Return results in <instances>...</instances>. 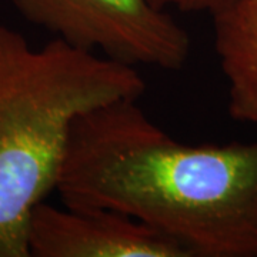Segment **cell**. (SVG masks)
<instances>
[{
  "label": "cell",
  "instance_id": "1",
  "mask_svg": "<svg viewBox=\"0 0 257 257\" xmlns=\"http://www.w3.org/2000/svg\"><path fill=\"white\" fill-rule=\"evenodd\" d=\"M56 192L64 206L128 214L192 257H257V142L186 145L138 99L76 119Z\"/></svg>",
  "mask_w": 257,
  "mask_h": 257
},
{
  "label": "cell",
  "instance_id": "4",
  "mask_svg": "<svg viewBox=\"0 0 257 257\" xmlns=\"http://www.w3.org/2000/svg\"><path fill=\"white\" fill-rule=\"evenodd\" d=\"M29 257H192L177 241L121 211L42 202L28 224Z\"/></svg>",
  "mask_w": 257,
  "mask_h": 257
},
{
  "label": "cell",
  "instance_id": "6",
  "mask_svg": "<svg viewBox=\"0 0 257 257\" xmlns=\"http://www.w3.org/2000/svg\"><path fill=\"white\" fill-rule=\"evenodd\" d=\"M244 0H177L176 8L184 13H207L210 18L231 12Z\"/></svg>",
  "mask_w": 257,
  "mask_h": 257
},
{
  "label": "cell",
  "instance_id": "3",
  "mask_svg": "<svg viewBox=\"0 0 257 257\" xmlns=\"http://www.w3.org/2000/svg\"><path fill=\"white\" fill-rule=\"evenodd\" d=\"M30 25L69 46L128 66L177 72L192 42L167 9L150 0H10Z\"/></svg>",
  "mask_w": 257,
  "mask_h": 257
},
{
  "label": "cell",
  "instance_id": "5",
  "mask_svg": "<svg viewBox=\"0 0 257 257\" xmlns=\"http://www.w3.org/2000/svg\"><path fill=\"white\" fill-rule=\"evenodd\" d=\"M214 50L229 84V114L257 123V23L213 18Z\"/></svg>",
  "mask_w": 257,
  "mask_h": 257
},
{
  "label": "cell",
  "instance_id": "2",
  "mask_svg": "<svg viewBox=\"0 0 257 257\" xmlns=\"http://www.w3.org/2000/svg\"><path fill=\"white\" fill-rule=\"evenodd\" d=\"M146 90L135 66L0 23V257H29L30 214L56 190L77 117Z\"/></svg>",
  "mask_w": 257,
  "mask_h": 257
},
{
  "label": "cell",
  "instance_id": "7",
  "mask_svg": "<svg viewBox=\"0 0 257 257\" xmlns=\"http://www.w3.org/2000/svg\"><path fill=\"white\" fill-rule=\"evenodd\" d=\"M214 18H226L237 23H257V0H244L236 9Z\"/></svg>",
  "mask_w": 257,
  "mask_h": 257
},
{
  "label": "cell",
  "instance_id": "8",
  "mask_svg": "<svg viewBox=\"0 0 257 257\" xmlns=\"http://www.w3.org/2000/svg\"><path fill=\"white\" fill-rule=\"evenodd\" d=\"M150 2L153 5H156L157 8H162V9H167L170 6L176 8V3H177V0H150Z\"/></svg>",
  "mask_w": 257,
  "mask_h": 257
}]
</instances>
